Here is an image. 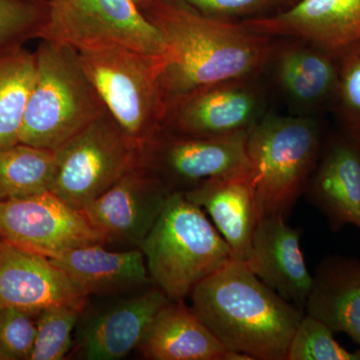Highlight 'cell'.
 Segmentation results:
<instances>
[{"instance_id":"cell-25","label":"cell","mask_w":360,"mask_h":360,"mask_svg":"<svg viewBox=\"0 0 360 360\" xmlns=\"http://www.w3.org/2000/svg\"><path fill=\"white\" fill-rule=\"evenodd\" d=\"M87 303H68L42 309L30 360H63L72 348L75 330Z\"/></svg>"},{"instance_id":"cell-19","label":"cell","mask_w":360,"mask_h":360,"mask_svg":"<svg viewBox=\"0 0 360 360\" xmlns=\"http://www.w3.org/2000/svg\"><path fill=\"white\" fill-rule=\"evenodd\" d=\"M182 193L210 215L229 245L232 260L246 264L258 221L257 196L250 169L205 180Z\"/></svg>"},{"instance_id":"cell-12","label":"cell","mask_w":360,"mask_h":360,"mask_svg":"<svg viewBox=\"0 0 360 360\" xmlns=\"http://www.w3.org/2000/svg\"><path fill=\"white\" fill-rule=\"evenodd\" d=\"M172 193L141 163L82 210L106 245L139 248Z\"/></svg>"},{"instance_id":"cell-1","label":"cell","mask_w":360,"mask_h":360,"mask_svg":"<svg viewBox=\"0 0 360 360\" xmlns=\"http://www.w3.org/2000/svg\"><path fill=\"white\" fill-rule=\"evenodd\" d=\"M167 44L160 84L167 104L210 85L257 77L269 66L276 39L240 21L205 15L177 0L142 4Z\"/></svg>"},{"instance_id":"cell-5","label":"cell","mask_w":360,"mask_h":360,"mask_svg":"<svg viewBox=\"0 0 360 360\" xmlns=\"http://www.w3.org/2000/svg\"><path fill=\"white\" fill-rule=\"evenodd\" d=\"M20 143L56 151L105 112L77 49L40 40Z\"/></svg>"},{"instance_id":"cell-7","label":"cell","mask_w":360,"mask_h":360,"mask_svg":"<svg viewBox=\"0 0 360 360\" xmlns=\"http://www.w3.org/2000/svg\"><path fill=\"white\" fill-rule=\"evenodd\" d=\"M37 39L77 51L122 46L156 58L167 53L162 34L134 0H49Z\"/></svg>"},{"instance_id":"cell-4","label":"cell","mask_w":360,"mask_h":360,"mask_svg":"<svg viewBox=\"0 0 360 360\" xmlns=\"http://www.w3.org/2000/svg\"><path fill=\"white\" fill-rule=\"evenodd\" d=\"M141 250L153 285L184 302L201 281L232 260L231 250L200 206L170 194Z\"/></svg>"},{"instance_id":"cell-30","label":"cell","mask_w":360,"mask_h":360,"mask_svg":"<svg viewBox=\"0 0 360 360\" xmlns=\"http://www.w3.org/2000/svg\"><path fill=\"white\" fill-rule=\"evenodd\" d=\"M198 13L222 20L264 18L290 8L298 0H177Z\"/></svg>"},{"instance_id":"cell-27","label":"cell","mask_w":360,"mask_h":360,"mask_svg":"<svg viewBox=\"0 0 360 360\" xmlns=\"http://www.w3.org/2000/svg\"><path fill=\"white\" fill-rule=\"evenodd\" d=\"M45 13L40 0H0V56L37 39Z\"/></svg>"},{"instance_id":"cell-14","label":"cell","mask_w":360,"mask_h":360,"mask_svg":"<svg viewBox=\"0 0 360 360\" xmlns=\"http://www.w3.org/2000/svg\"><path fill=\"white\" fill-rule=\"evenodd\" d=\"M269 66L296 115L319 116L333 108L338 84L333 52L302 39H276Z\"/></svg>"},{"instance_id":"cell-16","label":"cell","mask_w":360,"mask_h":360,"mask_svg":"<svg viewBox=\"0 0 360 360\" xmlns=\"http://www.w3.org/2000/svg\"><path fill=\"white\" fill-rule=\"evenodd\" d=\"M75 283L49 257L0 239V309L39 314L68 303H87Z\"/></svg>"},{"instance_id":"cell-18","label":"cell","mask_w":360,"mask_h":360,"mask_svg":"<svg viewBox=\"0 0 360 360\" xmlns=\"http://www.w3.org/2000/svg\"><path fill=\"white\" fill-rule=\"evenodd\" d=\"M245 264L284 300L300 309L305 307L314 276L300 248V231L286 224L285 217L266 215L258 219Z\"/></svg>"},{"instance_id":"cell-13","label":"cell","mask_w":360,"mask_h":360,"mask_svg":"<svg viewBox=\"0 0 360 360\" xmlns=\"http://www.w3.org/2000/svg\"><path fill=\"white\" fill-rule=\"evenodd\" d=\"M169 302L160 288L151 285L91 312L77 329L78 356L87 360L125 359L139 348L151 321Z\"/></svg>"},{"instance_id":"cell-9","label":"cell","mask_w":360,"mask_h":360,"mask_svg":"<svg viewBox=\"0 0 360 360\" xmlns=\"http://www.w3.org/2000/svg\"><path fill=\"white\" fill-rule=\"evenodd\" d=\"M248 134L202 137L163 129L142 149L141 163L172 193H186L205 180L250 169Z\"/></svg>"},{"instance_id":"cell-11","label":"cell","mask_w":360,"mask_h":360,"mask_svg":"<svg viewBox=\"0 0 360 360\" xmlns=\"http://www.w3.org/2000/svg\"><path fill=\"white\" fill-rule=\"evenodd\" d=\"M258 78L227 80L182 97L168 110L165 129L202 137L250 131L266 115V96Z\"/></svg>"},{"instance_id":"cell-10","label":"cell","mask_w":360,"mask_h":360,"mask_svg":"<svg viewBox=\"0 0 360 360\" xmlns=\"http://www.w3.org/2000/svg\"><path fill=\"white\" fill-rule=\"evenodd\" d=\"M0 239L49 258L82 246L106 245L82 210L51 191L0 202Z\"/></svg>"},{"instance_id":"cell-26","label":"cell","mask_w":360,"mask_h":360,"mask_svg":"<svg viewBox=\"0 0 360 360\" xmlns=\"http://www.w3.org/2000/svg\"><path fill=\"white\" fill-rule=\"evenodd\" d=\"M323 322L303 315L288 347L286 360H360V352H348Z\"/></svg>"},{"instance_id":"cell-22","label":"cell","mask_w":360,"mask_h":360,"mask_svg":"<svg viewBox=\"0 0 360 360\" xmlns=\"http://www.w3.org/2000/svg\"><path fill=\"white\" fill-rule=\"evenodd\" d=\"M305 307L333 333L360 345V264L345 258L324 260L314 276Z\"/></svg>"},{"instance_id":"cell-3","label":"cell","mask_w":360,"mask_h":360,"mask_svg":"<svg viewBox=\"0 0 360 360\" xmlns=\"http://www.w3.org/2000/svg\"><path fill=\"white\" fill-rule=\"evenodd\" d=\"M319 116L266 113L246 137L258 219L285 217L304 193L323 148Z\"/></svg>"},{"instance_id":"cell-17","label":"cell","mask_w":360,"mask_h":360,"mask_svg":"<svg viewBox=\"0 0 360 360\" xmlns=\"http://www.w3.org/2000/svg\"><path fill=\"white\" fill-rule=\"evenodd\" d=\"M303 194L333 229H360V134L343 129L324 142Z\"/></svg>"},{"instance_id":"cell-8","label":"cell","mask_w":360,"mask_h":360,"mask_svg":"<svg viewBox=\"0 0 360 360\" xmlns=\"http://www.w3.org/2000/svg\"><path fill=\"white\" fill-rule=\"evenodd\" d=\"M142 148L122 131L108 110L54 151L51 193L77 210L105 193L141 165Z\"/></svg>"},{"instance_id":"cell-28","label":"cell","mask_w":360,"mask_h":360,"mask_svg":"<svg viewBox=\"0 0 360 360\" xmlns=\"http://www.w3.org/2000/svg\"><path fill=\"white\" fill-rule=\"evenodd\" d=\"M338 84L333 110L343 129L360 134V40L338 54Z\"/></svg>"},{"instance_id":"cell-6","label":"cell","mask_w":360,"mask_h":360,"mask_svg":"<svg viewBox=\"0 0 360 360\" xmlns=\"http://www.w3.org/2000/svg\"><path fill=\"white\" fill-rule=\"evenodd\" d=\"M85 75L122 131L143 149L165 129L167 104L160 84L163 56L122 46L78 51Z\"/></svg>"},{"instance_id":"cell-31","label":"cell","mask_w":360,"mask_h":360,"mask_svg":"<svg viewBox=\"0 0 360 360\" xmlns=\"http://www.w3.org/2000/svg\"><path fill=\"white\" fill-rule=\"evenodd\" d=\"M135 4H137V6H141L142 4H148V2L151 1V0H134Z\"/></svg>"},{"instance_id":"cell-24","label":"cell","mask_w":360,"mask_h":360,"mask_svg":"<svg viewBox=\"0 0 360 360\" xmlns=\"http://www.w3.org/2000/svg\"><path fill=\"white\" fill-rule=\"evenodd\" d=\"M54 151L18 143L0 151V202L51 191Z\"/></svg>"},{"instance_id":"cell-15","label":"cell","mask_w":360,"mask_h":360,"mask_svg":"<svg viewBox=\"0 0 360 360\" xmlns=\"http://www.w3.org/2000/svg\"><path fill=\"white\" fill-rule=\"evenodd\" d=\"M240 22L260 34L305 40L338 56L360 40V0H298L281 13Z\"/></svg>"},{"instance_id":"cell-29","label":"cell","mask_w":360,"mask_h":360,"mask_svg":"<svg viewBox=\"0 0 360 360\" xmlns=\"http://www.w3.org/2000/svg\"><path fill=\"white\" fill-rule=\"evenodd\" d=\"M37 314L0 309V360H30L37 335Z\"/></svg>"},{"instance_id":"cell-23","label":"cell","mask_w":360,"mask_h":360,"mask_svg":"<svg viewBox=\"0 0 360 360\" xmlns=\"http://www.w3.org/2000/svg\"><path fill=\"white\" fill-rule=\"evenodd\" d=\"M35 75V52L25 46L0 56V151L20 143L23 118Z\"/></svg>"},{"instance_id":"cell-21","label":"cell","mask_w":360,"mask_h":360,"mask_svg":"<svg viewBox=\"0 0 360 360\" xmlns=\"http://www.w3.org/2000/svg\"><path fill=\"white\" fill-rule=\"evenodd\" d=\"M137 349L149 360H225L229 349L184 302L155 315Z\"/></svg>"},{"instance_id":"cell-2","label":"cell","mask_w":360,"mask_h":360,"mask_svg":"<svg viewBox=\"0 0 360 360\" xmlns=\"http://www.w3.org/2000/svg\"><path fill=\"white\" fill-rule=\"evenodd\" d=\"M191 296V309L226 349L251 360H286L302 309L271 290L248 265L231 260L198 283Z\"/></svg>"},{"instance_id":"cell-20","label":"cell","mask_w":360,"mask_h":360,"mask_svg":"<svg viewBox=\"0 0 360 360\" xmlns=\"http://www.w3.org/2000/svg\"><path fill=\"white\" fill-rule=\"evenodd\" d=\"M49 259L86 297L141 291L153 284L141 248L111 251L104 245H85Z\"/></svg>"}]
</instances>
